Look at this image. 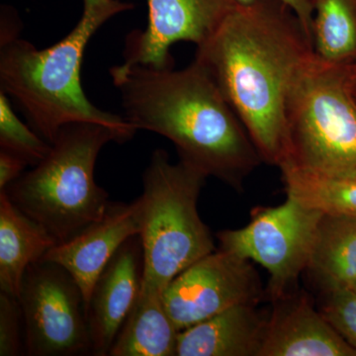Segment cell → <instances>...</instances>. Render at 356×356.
I'll return each instance as SVG.
<instances>
[{
    "instance_id": "obj_1",
    "label": "cell",
    "mask_w": 356,
    "mask_h": 356,
    "mask_svg": "<svg viewBox=\"0 0 356 356\" xmlns=\"http://www.w3.org/2000/svg\"><path fill=\"white\" fill-rule=\"evenodd\" d=\"M315 55L297 14L280 0L236 4L196 47L203 65L242 121L264 163L287 158L285 107L297 76Z\"/></svg>"
},
{
    "instance_id": "obj_2",
    "label": "cell",
    "mask_w": 356,
    "mask_h": 356,
    "mask_svg": "<svg viewBox=\"0 0 356 356\" xmlns=\"http://www.w3.org/2000/svg\"><path fill=\"white\" fill-rule=\"evenodd\" d=\"M125 118L172 143L179 161L236 191L262 161L221 89L195 60L181 70L114 65Z\"/></svg>"
},
{
    "instance_id": "obj_3",
    "label": "cell",
    "mask_w": 356,
    "mask_h": 356,
    "mask_svg": "<svg viewBox=\"0 0 356 356\" xmlns=\"http://www.w3.org/2000/svg\"><path fill=\"white\" fill-rule=\"evenodd\" d=\"M81 19L65 37L38 49L20 36L0 40V91L19 106L30 127L51 144L67 124L106 126L132 140L138 129L125 117L103 111L84 93L81 65L95 33L117 14L132 10L121 0H83Z\"/></svg>"
},
{
    "instance_id": "obj_4",
    "label": "cell",
    "mask_w": 356,
    "mask_h": 356,
    "mask_svg": "<svg viewBox=\"0 0 356 356\" xmlns=\"http://www.w3.org/2000/svg\"><path fill=\"white\" fill-rule=\"evenodd\" d=\"M110 142L122 144L120 136L106 126L67 124L43 161L2 191L58 243L67 242L102 219L111 203L95 179L96 159Z\"/></svg>"
},
{
    "instance_id": "obj_5",
    "label": "cell",
    "mask_w": 356,
    "mask_h": 356,
    "mask_svg": "<svg viewBox=\"0 0 356 356\" xmlns=\"http://www.w3.org/2000/svg\"><path fill=\"white\" fill-rule=\"evenodd\" d=\"M206 177L165 149H156L143 175L142 287L163 292L175 277L215 252L210 229L199 216V195Z\"/></svg>"
},
{
    "instance_id": "obj_6",
    "label": "cell",
    "mask_w": 356,
    "mask_h": 356,
    "mask_svg": "<svg viewBox=\"0 0 356 356\" xmlns=\"http://www.w3.org/2000/svg\"><path fill=\"white\" fill-rule=\"evenodd\" d=\"M348 72L316 54L300 72L285 107L287 158L281 168L356 175V104Z\"/></svg>"
},
{
    "instance_id": "obj_7",
    "label": "cell",
    "mask_w": 356,
    "mask_h": 356,
    "mask_svg": "<svg viewBox=\"0 0 356 356\" xmlns=\"http://www.w3.org/2000/svg\"><path fill=\"white\" fill-rule=\"evenodd\" d=\"M324 214L291 197L276 207H257L247 226L217 234L220 248L268 271L273 301L289 294L308 268L318 225Z\"/></svg>"
},
{
    "instance_id": "obj_8",
    "label": "cell",
    "mask_w": 356,
    "mask_h": 356,
    "mask_svg": "<svg viewBox=\"0 0 356 356\" xmlns=\"http://www.w3.org/2000/svg\"><path fill=\"white\" fill-rule=\"evenodd\" d=\"M18 300L24 320L25 355H91L83 292L64 267L44 259L31 264Z\"/></svg>"
},
{
    "instance_id": "obj_9",
    "label": "cell",
    "mask_w": 356,
    "mask_h": 356,
    "mask_svg": "<svg viewBox=\"0 0 356 356\" xmlns=\"http://www.w3.org/2000/svg\"><path fill=\"white\" fill-rule=\"evenodd\" d=\"M261 288L248 259L220 248L178 274L163 292L177 331L243 304H257Z\"/></svg>"
},
{
    "instance_id": "obj_10",
    "label": "cell",
    "mask_w": 356,
    "mask_h": 356,
    "mask_svg": "<svg viewBox=\"0 0 356 356\" xmlns=\"http://www.w3.org/2000/svg\"><path fill=\"white\" fill-rule=\"evenodd\" d=\"M147 24L126 37V65L173 67L170 49L179 42L196 47L213 34L233 11L236 0H147Z\"/></svg>"
},
{
    "instance_id": "obj_11",
    "label": "cell",
    "mask_w": 356,
    "mask_h": 356,
    "mask_svg": "<svg viewBox=\"0 0 356 356\" xmlns=\"http://www.w3.org/2000/svg\"><path fill=\"white\" fill-rule=\"evenodd\" d=\"M142 216L140 197L131 203L111 202L102 219L44 255V261L58 264L72 276L83 292L86 309L103 269L126 241L140 235Z\"/></svg>"
},
{
    "instance_id": "obj_12",
    "label": "cell",
    "mask_w": 356,
    "mask_h": 356,
    "mask_svg": "<svg viewBox=\"0 0 356 356\" xmlns=\"http://www.w3.org/2000/svg\"><path fill=\"white\" fill-rule=\"evenodd\" d=\"M144 250L140 235L126 241L96 280L86 317L91 355H109L117 334L142 289Z\"/></svg>"
},
{
    "instance_id": "obj_13",
    "label": "cell",
    "mask_w": 356,
    "mask_h": 356,
    "mask_svg": "<svg viewBox=\"0 0 356 356\" xmlns=\"http://www.w3.org/2000/svg\"><path fill=\"white\" fill-rule=\"evenodd\" d=\"M274 302L259 356H356L307 297L289 293Z\"/></svg>"
},
{
    "instance_id": "obj_14",
    "label": "cell",
    "mask_w": 356,
    "mask_h": 356,
    "mask_svg": "<svg viewBox=\"0 0 356 356\" xmlns=\"http://www.w3.org/2000/svg\"><path fill=\"white\" fill-rule=\"evenodd\" d=\"M243 304L178 332L177 356H259L268 316Z\"/></svg>"
},
{
    "instance_id": "obj_15",
    "label": "cell",
    "mask_w": 356,
    "mask_h": 356,
    "mask_svg": "<svg viewBox=\"0 0 356 356\" xmlns=\"http://www.w3.org/2000/svg\"><path fill=\"white\" fill-rule=\"evenodd\" d=\"M57 240L0 191V292L19 296L28 267L44 259Z\"/></svg>"
},
{
    "instance_id": "obj_16",
    "label": "cell",
    "mask_w": 356,
    "mask_h": 356,
    "mask_svg": "<svg viewBox=\"0 0 356 356\" xmlns=\"http://www.w3.org/2000/svg\"><path fill=\"white\" fill-rule=\"evenodd\" d=\"M178 331L163 304V292L142 287L110 356H175Z\"/></svg>"
},
{
    "instance_id": "obj_17",
    "label": "cell",
    "mask_w": 356,
    "mask_h": 356,
    "mask_svg": "<svg viewBox=\"0 0 356 356\" xmlns=\"http://www.w3.org/2000/svg\"><path fill=\"white\" fill-rule=\"evenodd\" d=\"M307 269L324 291L355 284L356 218L323 216Z\"/></svg>"
},
{
    "instance_id": "obj_18",
    "label": "cell",
    "mask_w": 356,
    "mask_h": 356,
    "mask_svg": "<svg viewBox=\"0 0 356 356\" xmlns=\"http://www.w3.org/2000/svg\"><path fill=\"white\" fill-rule=\"evenodd\" d=\"M288 197L330 216L356 218V175H334L283 166Z\"/></svg>"
},
{
    "instance_id": "obj_19",
    "label": "cell",
    "mask_w": 356,
    "mask_h": 356,
    "mask_svg": "<svg viewBox=\"0 0 356 356\" xmlns=\"http://www.w3.org/2000/svg\"><path fill=\"white\" fill-rule=\"evenodd\" d=\"M314 51L329 64H356V0H315Z\"/></svg>"
},
{
    "instance_id": "obj_20",
    "label": "cell",
    "mask_w": 356,
    "mask_h": 356,
    "mask_svg": "<svg viewBox=\"0 0 356 356\" xmlns=\"http://www.w3.org/2000/svg\"><path fill=\"white\" fill-rule=\"evenodd\" d=\"M50 149L51 144L18 118L8 96L0 91V149L16 154L30 166H35L43 161Z\"/></svg>"
},
{
    "instance_id": "obj_21",
    "label": "cell",
    "mask_w": 356,
    "mask_h": 356,
    "mask_svg": "<svg viewBox=\"0 0 356 356\" xmlns=\"http://www.w3.org/2000/svg\"><path fill=\"white\" fill-rule=\"evenodd\" d=\"M321 313L356 350V291L350 287L327 290Z\"/></svg>"
},
{
    "instance_id": "obj_22",
    "label": "cell",
    "mask_w": 356,
    "mask_h": 356,
    "mask_svg": "<svg viewBox=\"0 0 356 356\" xmlns=\"http://www.w3.org/2000/svg\"><path fill=\"white\" fill-rule=\"evenodd\" d=\"M25 353V329L22 309L17 297L0 293V356Z\"/></svg>"
},
{
    "instance_id": "obj_23",
    "label": "cell",
    "mask_w": 356,
    "mask_h": 356,
    "mask_svg": "<svg viewBox=\"0 0 356 356\" xmlns=\"http://www.w3.org/2000/svg\"><path fill=\"white\" fill-rule=\"evenodd\" d=\"M28 165L20 156L0 149V191L19 178Z\"/></svg>"
},
{
    "instance_id": "obj_24",
    "label": "cell",
    "mask_w": 356,
    "mask_h": 356,
    "mask_svg": "<svg viewBox=\"0 0 356 356\" xmlns=\"http://www.w3.org/2000/svg\"><path fill=\"white\" fill-rule=\"evenodd\" d=\"M236 1L238 4H245L254 1V0H236ZM280 1L286 4L297 14V16L303 22V24L305 25L307 30H308L312 36V24H313L315 0H280Z\"/></svg>"
},
{
    "instance_id": "obj_25",
    "label": "cell",
    "mask_w": 356,
    "mask_h": 356,
    "mask_svg": "<svg viewBox=\"0 0 356 356\" xmlns=\"http://www.w3.org/2000/svg\"><path fill=\"white\" fill-rule=\"evenodd\" d=\"M348 88L351 97L356 104V64L348 67Z\"/></svg>"
},
{
    "instance_id": "obj_26",
    "label": "cell",
    "mask_w": 356,
    "mask_h": 356,
    "mask_svg": "<svg viewBox=\"0 0 356 356\" xmlns=\"http://www.w3.org/2000/svg\"><path fill=\"white\" fill-rule=\"evenodd\" d=\"M350 288H353V289H355L356 291V283L355 284H353V286H351Z\"/></svg>"
}]
</instances>
